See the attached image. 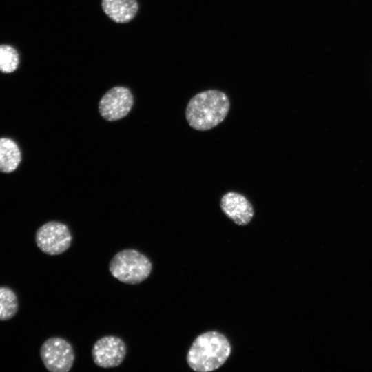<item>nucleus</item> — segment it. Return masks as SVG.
I'll return each mask as SVG.
<instances>
[{
  "label": "nucleus",
  "mask_w": 372,
  "mask_h": 372,
  "mask_svg": "<svg viewBox=\"0 0 372 372\" xmlns=\"http://www.w3.org/2000/svg\"><path fill=\"white\" fill-rule=\"evenodd\" d=\"M19 309L16 293L9 287L0 286V321L12 318Z\"/></svg>",
  "instance_id": "11"
},
{
  "label": "nucleus",
  "mask_w": 372,
  "mask_h": 372,
  "mask_svg": "<svg viewBox=\"0 0 372 372\" xmlns=\"http://www.w3.org/2000/svg\"><path fill=\"white\" fill-rule=\"evenodd\" d=\"M72 236L68 227L61 222L49 221L36 231L35 242L45 254L56 256L66 251L70 247Z\"/></svg>",
  "instance_id": "4"
},
{
  "label": "nucleus",
  "mask_w": 372,
  "mask_h": 372,
  "mask_svg": "<svg viewBox=\"0 0 372 372\" xmlns=\"http://www.w3.org/2000/svg\"><path fill=\"white\" fill-rule=\"evenodd\" d=\"M39 353L43 365L49 371L68 372L74 364V349L63 338L52 337L47 339L41 344Z\"/></svg>",
  "instance_id": "5"
},
{
  "label": "nucleus",
  "mask_w": 372,
  "mask_h": 372,
  "mask_svg": "<svg viewBox=\"0 0 372 372\" xmlns=\"http://www.w3.org/2000/svg\"><path fill=\"white\" fill-rule=\"evenodd\" d=\"M152 270L149 258L134 249H125L117 252L111 259L109 271L121 282L137 285L145 280Z\"/></svg>",
  "instance_id": "3"
},
{
  "label": "nucleus",
  "mask_w": 372,
  "mask_h": 372,
  "mask_svg": "<svg viewBox=\"0 0 372 372\" xmlns=\"http://www.w3.org/2000/svg\"><path fill=\"white\" fill-rule=\"evenodd\" d=\"M92 358L96 365L108 369L118 366L127 353L125 342L115 335H105L99 338L92 349Z\"/></svg>",
  "instance_id": "7"
},
{
  "label": "nucleus",
  "mask_w": 372,
  "mask_h": 372,
  "mask_svg": "<svg viewBox=\"0 0 372 372\" xmlns=\"http://www.w3.org/2000/svg\"><path fill=\"white\" fill-rule=\"evenodd\" d=\"M230 353L231 345L224 335L208 331L194 341L187 353V362L195 371H211L221 366Z\"/></svg>",
  "instance_id": "2"
},
{
  "label": "nucleus",
  "mask_w": 372,
  "mask_h": 372,
  "mask_svg": "<svg viewBox=\"0 0 372 372\" xmlns=\"http://www.w3.org/2000/svg\"><path fill=\"white\" fill-rule=\"evenodd\" d=\"M21 161V153L17 143L9 138H0V172H14Z\"/></svg>",
  "instance_id": "10"
},
{
  "label": "nucleus",
  "mask_w": 372,
  "mask_h": 372,
  "mask_svg": "<svg viewBox=\"0 0 372 372\" xmlns=\"http://www.w3.org/2000/svg\"><path fill=\"white\" fill-rule=\"evenodd\" d=\"M225 93L217 90L203 91L188 102L185 117L189 125L198 131L211 130L222 123L229 110Z\"/></svg>",
  "instance_id": "1"
},
{
  "label": "nucleus",
  "mask_w": 372,
  "mask_h": 372,
  "mask_svg": "<svg viewBox=\"0 0 372 372\" xmlns=\"http://www.w3.org/2000/svg\"><path fill=\"white\" fill-rule=\"evenodd\" d=\"M101 6L104 12L118 23L130 21L138 10L136 0H102Z\"/></svg>",
  "instance_id": "9"
},
{
  "label": "nucleus",
  "mask_w": 372,
  "mask_h": 372,
  "mask_svg": "<svg viewBox=\"0 0 372 372\" xmlns=\"http://www.w3.org/2000/svg\"><path fill=\"white\" fill-rule=\"evenodd\" d=\"M220 208L229 219L240 226L247 225L254 214L253 206L249 200L235 192H229L222 196Z\"/></svg>",
  "instance_id": "8"
},
{
  "label": "nucleus",
  "mask_w": 372,
  "mask_h": 372,
  "mask_svg": "<svg viewBox=\"0 0 372 372\" xmlns=\"http://www.w3.org/2000/svg\"><path fill=\"white\" fill-rule=\"evenodd\" d=\"M18 51L8 44H0V72L10 74L17 70L19 65Z\"/></svg>",
  "instance_id": "12"
},
{
  "label": "nucleus",
  "mask_w": 372,
  "mask_h": 372,
  "mask_svg": "<svg viewBox=\"0 0 372 372\" xmlns=\"http://www.w3.org/2000/svg\"><path fill=\"white\" fill-rule=\"evenodd\" d=\"M134 104V97L126 87L116 86L109 90L99 101L101 116L107 121H116L128 114Z\"/></svg>",
  "instance_id": "6"
}]
</instances>
